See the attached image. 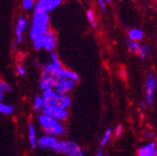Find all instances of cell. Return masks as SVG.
Returning <instances> with one entry per match:
<instances>
[{"label":"cell","instance_id":"obj_1","mask_svg":"<svg viewBox=\"0 0 157 156\" xmlns=\"http://www.w3.org/2000/svg\"><path fill=\"white\" fill-rule=\"evenodd\" d=\"M38 124H40V127L43 130L46 135H51V136H59L64 133V127L59 121L55 120L53 118L46 116L44 114H39L38 116Z\"/></svg>","mask_w":157,"mask_h":156},{"label":"cell","instance_id":"obj_2","mask_svg":"<svg viewBox=\"0 0 157 156\" xmlns=\"http://www.w3.org/2000/svg\"><path fill=\"white\" fill-rule=\"evenodd\" d=\"M41 98L44 105H54L61 109H64V110H67L69 106L71 105V98L67 95L65 96L59 95L53 89L43 90Z\"/></svg>","mask_w":157,"mask_h":156},{"label":"cell","instance_id":"obj_3","mask_svg":"<svg viewBox=\"0 0 157 156\" xmlns=\"http://www.w3.org/2000/svg\"><path fill=\"white\" fill-rule=\"evenodd\" d=\"M49 15L47 13H35L33 18V25L30 31V38H34L39 35H44L49 32Z\"/></svg>","mask_w":157,"mask_h":156},{"label":"cell","instance_id":"obj_4","mask_svg":"<svg viewBox=\"0 0 157 156\" xmlns=\"http://www.w3.org/2000/svg\"><path fill=\"white\" fill-rule=\"evenodd\" d=\"M52 151L63 154L65 156H85L82 149L80 146L77 143L73 141H68V140H64V141H59L58 140Z\"/></svg>","mask_w":157,"mask_h":156},{"label":"cell","instance_id":"obj_5","mask_svg":"<svg viewBox=\"0 0 157 156\" xmlns=\"http://www.w3.org/2000/svg\"><path fill=\"white\" fill-rule=\"evenodd\" d=\"M41 113L50 117V118L58 120L59 122L66 120L67 117H68V111L67 110H64V109H61L59 107L54 106V105H44L42 109H41Z\"/></svg>","mask_w":157,"mask_h":156},{"label":"cell","instance_id":"obj_6","mask_svg":"<svg viewBox=\"0 0 157 156\" xmlns=\"http://www.w3.org/2000/svg\"><path fill=\"white\" fill-rule=\"evenodd\" d=\"M76 84H77V82L72 80L59 78L56 84H55V86L53 87V90L56 93H58L59 95L65 96L74 89Z\"/></svg>","mask_w":157,"mask_h":156},{"label":"cell","instance_id":"obj_7","mask_svg":"<svg viewBox=\"0 0 157 156\" xmlns=\"http://www.w3.org/2000/svg\"><path fill=\"white\" fill-rule=\"evenodd\" d=\"M146 104L147 105H151L154 102V93L156 90V79L153 73H148L146 83Z\"/></svg>","mask_w":157,"mask_h":156},{"label":"cell","instance_id":"obj_8","mask_svg":"<svg viewBox=\"0 0 157 156\" xmlns=\"http://www.w3.org/2000/svg\"><path fill=\"white\" fill-rule=\"evenodd\" d=\"M61 0H38L35 4V13H48L59 6Z\"/></svg>","mask_w":157,"mask_h":156},{"label":"cell","instance_id":"obj_9","mask_svg":"<svg viewBox=\"0 0 157 156\" xmlns=\"http://www.w3.org/2000/svg\"><path fill=\"white\" fill-rule=\"evenodd\" d=\"M58 142V138L51 135H42L36 140V146L41 150H52L53 147Z\"/></svg>","mask_w":157,"mask_h":156},{"label":"cell","instance_id":"obj_10","mask_svg":"<svg viewBox=\"0 0 157 156\" xmlns=\"http://www.w3.org/2000/svg\"><path fill=\"white\" fill-rule=\"evenodd\" d=\"M56 45H57V40L54 33L47 32L46 34L43 35V44H42L43 49H45L48 52H54L55 48H56Z\"/></svg>","mask_w":157,"mask_h":156},{"label":"cell","instance_id":"obj_11","mask_svg":"<svg viewBox=\"0 0 157 156\" xmlns=\"http://www.w3.org/2000/svg\"><path fill=\"white\" fill-rule=\"evenodd\" d=\"M138 156H156L157 149L154 142H148L144 146H140L137 151Z\"/></svg>","mask_w":157,"mask_h":156},{"label":"cell","instance_id":"obj_12","mask_svg":"<svg viewBox=\"0 0 157 156\" xmlns=\"http://www.w3.org/2000/svg\"><path fill=\"white\" fill-rule=\"evenodd\" d=\"M27 27V19L23 17L18 18L17 27H15V37H17V42L21 43L23 40V33L25 32Z\"/></svg>","mask_w":157,"mask_h":156},{"label":"cell","instance_id":"obj_13","mask_svg":"<svg viewBox=\"0 0 157 156\" xmlns=\"http://www.w3.org/2000/svg\"><path fill=\"white\" fill-rule=\"evenodd\" d=\"M28 138L29 143L32 149H35L36 146V129L34 124H29L28 126Z\"/></svg>","mask_w":157,"mask_h":156},{"label":"cell","instance_id":"obj_14","mask_svg":"<svg viewBox=\"0 0 157 156\" xmlns=\"http://www.w3.org/2000/svg\"><path fill=\"white\" fill-rule=\"evenodd\" d=\"M128 37H129V40L137 42L139 40H143L144 33H143V31L140 29H132L128 32Z\"/></svg>","mask_w":157,"mask_h":156},{"label":"cell","instance_id":"obj_15","mask_svg":"<svg viewBox=\"0 0 157 156\" xmlns=\"http://www.w3.org/2000/svg\"><path fill=\"white\" fill-rule=\"evenodd\" d=\"M112 133H113V132H112L111 128H107L105 130L103 137H101V146H106L108 144L109 140H110V138L112 136Z\"/></svg>","mask_w":157,"mask_h":156},{"label":"cell","instance_id":"obj_16","mask_svg":"<svg viewBox=\"0 0 157 156\" xmlns=\"http://www.w3.org/2000/svg\"><path fill=\"white\" fill-rule=\"evenodd\" d=\"M127 45H128V48L129 49V51L132 52V53H135V54H138L139 49H140V47H141V45H140L138 42L131 41V40H127Z\"/></svg>","mask_w":157,"mask_h":156},{"label":"cell","instance_id":"obj_17","mask_svg":"<svg viewBox=\"0 0 157 156\" xmlns=\"http://www.w3.org/2000/svg\"><path fill=\"white\" fill-rule=\"evenodd\" d=\"M33 44L36 50H41L43 44V35H39L33 40Z\"/></svg>","mask_w":157,"mask_h":156},{"label":"cell","instance_id":"obj_18","mask_svg":"<svg viewBox=\"0 0 157 156\" xmlns=\"http://www.w3.org/2000/svg\"><path fill=\"white\" fill-rule=\"evenodd\" d=\"M50 56H51V60H52L51 63H52L54 66L58 67V68H61L62 65H61V63H60V60H59V57H58V55H57L56 53H55V52H50Z\"/></svg>","mask_w":157,"mask_h":156},{"label":"cell","instance_id":"obj_19","mask_svg":"<svg viewBox=\"0 0 157 156\" xmlns=\"http://www.w3.org/2000/svg\"><path fill=\"white\" fill-rule=\"evenodd\" d=\"M44 104H43V101L41 96H36L34 100V109L36 110H41L42 107H43Z\"/></svg>","mask_w":157,"mask_h":156},{"label":"cell","instance_id":"obj_20","mask_svg":"<svg viewBox=\"0 0 157 156\" xmlns=\"http://www.w3.org/2000/svg\"><path fill=\"white\" fill-rule=\"evenodd\" d=\"M86 17H87V19L89 20V22L91 23V25L93 27H96L97 23H96V18H95V13L92 10H88L86 12Z\"/></svg>","mask_w":157,"mask_h":156},{"label":"cell","instance_id":"obj_21","mask_svg":"<svg viewBox=\"0 0 157 156\" xmlns=\"http://www.w3.org/2000/svg\"><path fill=\"white\" fill-rule=\"evenodd\" d=\"M148 47L147 45H144V46H141L140 47V49H139V52H138V54L137 55H139V57L141 58V59H146L147 57V55H148Z\"/></svg>","mask_w":157,"mask_h":156},{"label":"cell","instance_id":"obj_22","mask_svg":"<svg viewBox=\"0 0 157 156\" xmlns=\"http://www.w3.org/2000/svg\"><path fill=\"white\" fill-rule=\"evenodd\" d=\"M11 89H12V87H11V85L9 83H7L6 82H4L2 80L0 81V92H1L2 94L11 91Z\"/></svg>","mask_w":157,"mask_h":156},{"label":"cell","instance_id":"obj_23","mask_svg":"<svg viewBox=\"0 0 157 156\" xmlns=\"http://www.w3.org/2000/svg\"><path fill=\"white\" fill-rule=\"evenodd\" d=\"M35 7L34 0H23L22 1V8L24 10H31Z\"/></svg>","mask_w":157,"mask_h":156},{"label":"cell","instance_id":"obj_24","mask_svg":"<svg viewBox=\"0 0 157 156\" xmlns=\"http://www.w3.org/2000/svg\"><path fill=\"white\" fill-rule=\"evenodd\" d=\"M17 72L18 76L24 77L25 74H26V70H25V68H24V66H23V65H18L17 67Z\"/></svg>","mask_w":157,"mask_h":156},{"label":"cell","instance_id":"obj_25","mask_svg":"<svg viewBox=\"0 0 157 156\" xmlns=\"http://www.w3.org/2000/svg\"><path fill=\"white\" fill-rule=\"evenodd\" d=\"M123 131V126L122 124H118V126L116 127V130H115V135L116 136H120L121 133Z\"/></svg>","mask_w":157,"mask_h":156},{"label":"cell","instance_id":"obj_26","mask_svg":"<svg viewBox=\"0 0 157 156\" xmlns=\"http://www.w3.org/2000/svg\"><path fill=\"white\" fill-rule=\"evenodd\" d=\"M98 3L101 7V11H103L104 13H105V1L104 0H98Z\"/></svg>","mask_w":157,"mask_h":156},{"label":"cell","instance_id":"obj_27","mask_svg":"<svg viewBox=\"0 0 157 156\" xmlns=\"http://www.w3.org/2000/svg\"><path fill=\"white\" fill-rule=\"evenodd\" d=\"M94 156H104V151H103V150L100 149V150L96 152V154L94 155Z\"/></svg>","mask_w":157,"mask_h":156},{"label":"cell","instance_id":"obj_28","mask_svg":"<svg viewBox=\"0 0 157 156\" xmlns=\"http://www.w3.org/2000/svg\"><path fill=\"white\" fill-rule=\"evenodd\" d=\"M3 97H4V94H2V93L0 92V105L3 103Z\"/></svg>","mask_w":157,"mask_h":156},{"label":"cell","instance_id":"obj_29","mask_svg":"<svg viewBox=\"0 0 157 156\" xmlns=\"http://www.w3.org/2000/svg\"><path fill=\"white\" fill-rule=\"evenodd\" d=\"M104 1H106V2H111L112 0H104Z\"/></svg>","mask_w":157,"mask_h":156},{"label":"cell","instance_id":"obj_30","mask_svg":"<svg viewBox=\"0 0 157 156\" xmlns=\"http://www.w3.org/2000/svg\"><path fill=\"white\" fill-rule=\"evenodd\" d=\"M37 1H38V0H37Z\"/></svg>","mask_w":157,"mask_h":156}]
</instances>
